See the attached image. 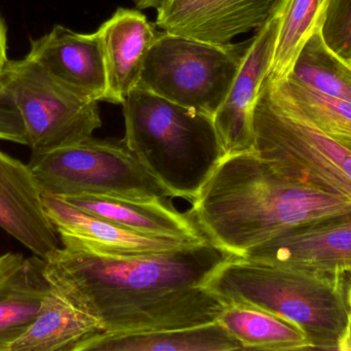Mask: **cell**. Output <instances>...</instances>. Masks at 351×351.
<instances>
[{
  "label": "cell",
  "instance_id": "obj_1",
  "mask_svg": "<svg viewBox=\"0 0 351 351\" xmlns=\"http://www.w3.org/2000/svg\"><path fill=\"white\" fill-rule=\"evenodd\" d=\"M234 257L210 239L138 256L104 255L62 241L45 260V275L105 333L162 331L218 321L226 303L206 284Z\"/></svg>",
  "mask_w": 351,
  "mask_h": 351
},
{
  "label": "cell",
  "instance_id": "obj_2",
  "mask_svg": "<svg viewBox=\"0 0 351 351\" xmlns=\"http://www.w3.org/2000/svg\"><path fill=\"white\" fill-rule=\"evenodd\" d=\"M188 212L206 238L241 257L295 227L351 214V201L289 179L252 152L223 158Z\"/></svg>",
  "mask_w": 351,
  "mask_h": 351
},
{
  "label": "cell",
  "instance_id": "obj_3",
  "mask_svg": "<svg viewBox=\"0 0 351 351\" xmlns=\"http://www.w3.org/2000/svg\"><path fill=\"white\" fill-rule=\"evenodd\" d=\"M121 105L123 144L173 197L193 201L225 157L214 119L139 86Z\"/></svg>",
  "mask_w": 351,
  "mask_h": 351
},
{
  "label": "cell",
  "instance_id": "obj_4",
  "mask_svg": "<svg viewBox=\"0 0 351 351\" xmlns=\"http://www.w3.org/2000/svg\"><path fill=\"white\" fill-rule=\"evenodd\" d=\"M348 280L234 257L206 286L225 303L253 305L294 321L315 350L338 351L350 321Z\"/></svg>",
  "mask_w": 351,
  "mask_h": 351
},
{
  "label": "cell",
  "instance_id": "obj_5",
  "mask_svg": "<svg viewBox=\"0 0 351 351\" xmlns=\"http://www.w3.org/2000/svg\"><path fill=\"white\" fill-rule=\"evenodd\" d=\"M255 152L289 179L351 201V152L319 130L267 78L254 111Z\"/></svg>",
  "mask_w": 351,
  "mask_h": 351
},
{
  "label": "cell",
  "instance_id": "obj_6",
  "mask_svg": "<svg viewBox=\"0 0 351 351\" xmlns=\"http://www.w3.org/2000/svg\"><path fill=\"white\" fill-rule=\"evenodd\" d=\"M28 166L43 195L141 200L173 197L170 190L144 167L123 140L88 138L65 148L31 155Z\"/></svg>",
  "mask_w": 351,
  "mask_h": 351
},
{
  "label": "cell",
  "instance_id": "obj_7",
  "mask_svg": "<svg viewBox=\"0 0 351 351\" xmlns=\"http://www.w3.org/2000/svg\"><path fill=\"white\" fill-rule=\"evenodd\" d=\"M250 41L215 45L158 33L139 87L214 119L239 72Z\"/></svg>",
  "mask_w": 351,
  "mask_h": 351
},
{
  "label": "cell",
  "instance_id": "obj_8",
  "mask_svg": "<svg viewBox=\"0 0 351 351\" xmlns=\"http://www.w3.org/2000/svg\"><path fill=\"white\" fill-rule=\"evenodd\" d=\"M0 80L22 117L32 155L84 141L102 126L99 102L74 94L28 56L8 60Z\"/></svg>",
  "mask_w": 351,
  "mask_h": 351
},
{
  "label": "cell",
  "instance_id": "obj_9",
  "mask_svg": "<svg viewBox=\"0 0 351 351\" xmlns=\"http://www.w3.org/2000/svg\"><path fill=\"white\" fill-rule=\"evenodd\" d=\"M239 258L351 280V214L295 227Z\"/></svg>",
  "mask_w": 351,
  "mask_h": 351
},
{
  "label": "cell",
  "instance_id": "obj_10",
  "mask_svg": "<svg viewBox=\"0 0 351 351\" xmlns=\"http://www.w3.org/2000/svg\"><path fill=\"white\" fill-rule=\"evenodd\" d=\"M284 0H165L156 25L165 32L215 45L259 30L274 18Z\"/></svg>",
  "mask_w": 351,
  "mask_h": 351
},
{
  "label": "cell",
  "instance_id": "obj_11",
  "mask_svg": "<svg viewBox=\"0 0 351 351\" xmlns=\"http://www.w3.org/2000/svg\"><path fill=\"white\" fill-rule=\"evenodd\" d=\"M278 23V12L250 39L230 90L214 115L225 157L255 152L254 111L271 65Z\"/></svg>",
  "mask_w": 351,
  "mask_h": 351
},
{
  "label": "cell",
  "instance_id": "obj_12",
  "mask_svg": "<svg viewBox=\"0 0 351 351\" xmlns=\"http://www.w3.org/2000/svg\"><path fill=\"white\" fill-rule=\"evenodd\" d=\"M27 56L77 96L96 102L106 101V67L97 31L80 33L56 25L31 43Z\"/></svg>",
  "mask_w": 351,
  "mask_h": 351
},
{
  "label": "cell",
  "instance_id": "obj_13",
  "mask_svg": "<svg viewBox=\"0 0 351 351\" xmlns=\"http://www.w3.org/2000/svg\"><path fill=\"white\" fill-rule=\"evenodd\" d=\"M0 228L43 260L62 245L59 233L45 214L43 193L28 164L1 150Z\"/></svg>",
  "mask_w": 351,
  "mask_h": 351
},
{
  "label": "cell",
  "instance_id": "obj_14",
  "mask_svg": "<svg viewBox=\"0 0 351 351\" xmlns=\"http://www.w3.org/2000/svg\"><path fill=\"white\" fill-rule=\"evenodd\" d=\"M43 203L45 214L59 233L61 242L73 243L95 253L111 256L150 255L200 242L136 232L82 212L53 196L43 194Z\"/></svg>",
  "mask_w": 351,
  "mask_h": 351
},
{
  "label": "cell",
  "instance_id": "obj_15",
  "mask_svg": "<svg viewBox=\"0 0 351 351\" xmlns=\"http://www.w3.org/2000/svg\"><path fill=\"white\" fill-rule=\"evenodd\" d=\"M107 76L106 102L123 104L139 86L146 58L156 41L154 25L138 10L119 8L98 30Z\"/></svg>",
  "mask_w": 351,
  "mask_h": 351
},
{
  "label": "cell",
  "instance_id": "obj_16",
  "mask_svg": "<svg viewBox=\"0 0 351 351\" xmlns=\"http://www.w3.org/2000/svg\"><path fill=\"white\" fill-rule=\"evenodd\" d=\"M45 264L37 256H0V351H10L38 317L51 290Z\"/></svg>",
  "mask_w": 351,
  "mask_h": 351
},
{
  "label": "cell",
  "instance_id": "obj_17",
  "mask_svg": "<svg viewBox=\"0 0 351 351\" xmlns=\"http://www.w3.org/2000/svg\"><path fill=\"white\" fill-rule=\"evenodd\" d=\"M60 199L86 214L143 234L195 241L208 239L189 212H178L164 199L92 195L70 196Z\"/></svg>",
  "mask_w": 351,
  "mask_h": 351
},
{
  "label": "cell",
  "instance_id": "obj_18",
  "mask_svg": "<svg viewBox=\"0 0 351 351\" xmlns=\"http://www.w3.org/2000/svg\"><path fill=\"white\" fill-rule=\"evenodd\" d=\"M103 333L96 319L78 310L51 286L38 317L10 351H78L88 340Z\"/></svg>",
  "mask_w": 351,
  "mask_h": 351
},
{
  "label": "cell",
  "instance_id": "obj_19",
  "mask_svg": "<svg viewBox=\"0 0 351 351\" xmlns=\"http://www.w3.org/2000/svg\"><path fill=\"white\" fill-rule=\"evenodd\" d=\"M241 344L219 321L162 331L103 333L78 351H232Z\"/></svg>",
  "mask_w": 351,
  "mask_h": 351
},
{
  "label": "cell",
  "instance_id": "obj_20",
  "mask_svg": "<svg viewBox=\"0 0 351 351\" xmlns=\"http://www.w3.org/2000/svg\"><path fill=\"white\" fill-rule=\"evenodd\" d=\"M243 350H313V344L294 321L245 303H226L218 321Z\"/></svg>",
  "mask_w": 351,
  "mask_h": 351
},
{
  "label": "cell",
  "instance_id": "obj_21",
  "mask_svg": "<svg viewBox=\"0 0 351 351\" xmlns=\"http://www.w3.org/2000/svg\"><path fill=\"white\" fill-rule=\"evenodd\" d=\"M330 0H284L278 10V32L268 80L282 82L290 76L307 41L323 28Z\"/></svg>",
  "mask_w": 351,
  "mask_h": 351
},
{
  "label": "cell",
  "instance_id": "obj_22",
  "mask_svg": "<svg viewBox=\"0 0 351 351\" xmlns=\"http://www.w3.org/2000/svg\"><path fill=\"white\" fill-rule=\"evenodd\" d=\"M288 78L351 102V66L327 45L322 29L303 47Z\"/></svg>",
  "mask_w": 351,
  "mask_h": 351
},
{
  "label": "cell",
  "instance_id": "obj_23",
  "mask_svg": "<svg viewBox=\"0 0 351 351\" xmlns=\"http://www.w3.org/2000/svg\"><path fill=\"white\" fill-rule=\"evenodd\" d=\"M269 82L319 130L351 152L350 101L322 94L293 78Z\"/></svg>",
  "mask_w": 351,
  "mask_h": 351
},
{
  "label": "cell",
  "instance_id": "obj_24",
  "mask_svg": "<svg viewBox=\"0 0 351 351\" xmlns=\"http://www.w3.org/2000/svg\"><path fill=\"white\" fill-rule=\"evenodd\" d=\"M322 32L338 56L351 60V0H330Z\"/></svg>",
  "mask_w": 351,
  "mask_h": 351
},
{
  "label": "cell",
  "instance_id": "obj_25",
  "mask_svg": "<svg viewBox=\"0 0 351 351\" xmlns=\"http://www.w3.org/2000/svg\"><path fill=\"white\" fill-rule=\"evenodd\" d=\"M0 139L27 146L22 117L12 97L0 80Z\"/></svg>",
  "mask_w": 351,
  "mask_h": 351
},
{
  "label": "cell",
  "instance_id": "obj_26",
  "mask_svg": "<svg viewBox=\"0 0 351 351\" xmlns=\"http://www.w3.org/2000/svg\"><path fill=\"white\" fill-rule=\"evenodd\" d=\"M6 47H8L6 27L1 16H0V73H1L4 65H5L8 60V57H6Z\"/></svg>",
  "mask_w": 351,
  "mask_h": 351
},
{
  "label": "cell",
  "instance_id": "obj_27",
  "mask_svg": "<svg viewBox=\"0 0 351 351\" xmlns=\"http://www.w3.org/2000/svg\"><path fill=\"white\" fill-rule=\"evenodd\" d=\"M338 351H351V315L346 332L340 339Z\"/></svg>",
  "mask_w": 351,
  "mask_h": 351
},
{
  "label": "cell",
  "instance_id": "obj_28",
  "mask_svg": "<svg viewBox=\"0 0 351 351\" xmlns=\"http://www.w3.org/2000/svg\"><path fill=\"white\" fill-rule=\"evenodd\" d=\"M138 8L145 10V8H158L165 0H135Z\"/></svg>",
  "mask_w": 351,
  "mask_h": 351
},
{
  "label": "cell",
  "instance_id": "obj_29",
  "mask_svg": "<svg viewBox=\"0 0 351 351\" xmlns=\"http://www.w3.org/2000/svg\"><path fill=\"white\" fill-rule=\"evenodd\" d=\"M348 303H350V315H351V286L350 291H348Z\"/></svg>",
  "mask_w": 351,
  "mask_h": 351
},
{
  "label": "cell",
  "instance_id": "obj_30",
  "mask_svg": "<svg viewBox=\"0 0 351 351\" xmlns=\"http://www.w3.org/2000/svg\"><path fill=\"white\" fill-rule=\"evenodd\" d=\"M348 63H350V65L351 66V60H350V61H348Z\"/></svg>",
  "mask_w": 351,
  "mask_h": 351
}]
</instances>
